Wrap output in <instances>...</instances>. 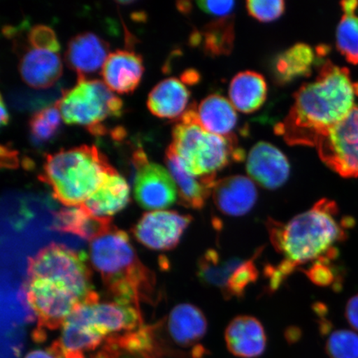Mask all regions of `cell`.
<instances>
[{"mask_svg": "<svg viewBox=\"0 0 358 358\" xmlns=\"http://www.w3.org/2000/svg\"><path fill=\"white\" fill-rule=\"evenodd\" d=\"M87 258L84 252L57 243L44 246L29 258L24 292L38 320L37 341H43L45 331L64 326L79 307L99 302Z\"/></svg>", "mask_w": 358, "mask_h": 358, "instance_id": "cell-1", "label": "cell"}, {"mask_svg": "<svg viewBox=\"0 0 358 358\" xmlns=\"http://www.w3.org/2000/svg\"><path fill=\"white\" fill-rule=\"evenodd\" d=\"M352 219L339 218V209L333 200L317 201L311 209L297 215L288 222L268 219L266 227L276 252L284 257L278 266H267L270 288L276 290L299 266L324 257L338 256L335 245L347 239Z\"/></svg>", "mask_w": 358, "mask_h": 358, "instance_id": "cell-2", "label": "cell"}, {"mask_svg": "<svg viewBox=\"0 0 358 358\" xmlns=\"http://www.w3.org/2000/svg\"><path fill=\"white\" fill-rule=\"evenodd\" d=\"M358 84L349 71L327 61L313 82L295 92L292 107L275 131L292 146H315L355 108Z\"/></svg>", "mask_w": 358, "mask_h": 358, "instance_id": "cell-3", "label": "cell"}, {"mask_svg": "<svg viewBox=\"0 0 358 358\" xmlns=\"http://www.w3.org/2000/svg\"><path fill=\"white\" fill-rule=\"evenodd\" d=\"M90 259L114 302L140 308L141 301L153 299L154 273L138 257L127 232L113 225L92 240Z\"/></svg>", "mask_w": 358, "mask_h": 358, "instance_id": "cell-4", "label": "cell"}, {"mask_svg": "<svg viewBox=\"0 0 358 358\" xmlns=\"http://www.w3.org/2000/svg\"><path fill=\"white\" fill-rule=\"evenodd\" d=\"M112 169L96 146L82 145L47 155L38 178L59 203L77 207L96 191Z\"/></svg>", "mask_w": 358, "mask_h": 358, "instance_id": "cell-5", "label": "cell"}, {"mask_svg": "<svg viewBox=\"0 0 358 358\" xmlns=\"http://www.w3.org/2000/svg\"><path fill=\"white\" fill-rule=\"evenodd\" d=\"M170 145L185 171L196 178L216 176L231 161L245 159L237 147L234 134L228 136L209 133L201 127L196 110L191 107L173 129Z\"/></svg>", "mask_w": 358, "mask_h": 358, "instance_id": "cell-6", "label": "cell"}, {"mask_svg": "<svg viewBox=\"0 0 358 358\" xmlns=\"http://www.w3.org/2000/svg\"><path fill=\"white\" fill-rule=\"evenodd\" d=\"M66 124L87 127L94 134L105 132L101 125L108 117L122 114L123 102L100 80L78 78L55 103Z\"/></svg>", "mask_w": 358, "mask_h": 358, "instance_id": "cell-7", "label": "cell"}, {"mask_svg": "<svg viewBox=\"0 0 358 358\" xmlns=\"http://www.w3.org/2000/svg\"><path fill=\"white\" fill-rule=\"evenodd\" d=\"M261 252L259 249L248 259H225L217 250H208L199 261V278L203 285L220 290L227 299L243 298L246 289L258 279L255 261Z\"/></svg>", "mask_w": 358, "mask_h": 358, "instance_id": "cell-8", "label": "cell"}, {"mask_svg": "<svg viewBox=\"0 0 358 358\" xmlns=\"http://www.w3.org/2000/svg\"><path fill=\"white\" fill-rule=\"evenodd\" d=\"M316 148L334 172L343 178L358 177V105L320 138Z\"/></svg>", "mask_w": 358, "mask_h": 358, "instance_id": "cell-9", "label": "cell"}, {"mask_svg": "<svg viewBox=\"0 0 358 358\" xmlns=\"http://www.w3.org/2000/svg\"><path fill=\"white\" fill-rule=\"evenodd\" d=\"M136 169L134 182V198L141 208L160 210L170 207L177 200V187L169 170L150 162L146 155L137 151L134 155Z\"/></svg>", "mask_w": 358, "mask_h": 358, "instance_id": "cell-10", "label": "cell"}, {"mask_svg": "<svg viewBox=\"0 0 358 358\" xmlns=\"http://www.w3.org/2000/svg\"><path fill=\"white\" fill-rule=\"evenodd\" d=\"M67 320L92 329L105 339L144 325L141 308L115 302L84 304Z\"/></svg>", "mask_w": 358, "mask_h": 358, "instance_id": "cell-11", "label": "cell"}, {"mask_svg": "<svg viewBox=\"0 0 358 358\" xmlns=\"http://www.w3.org/2000/svg\"><path fill=\"white\" fill-rule=\"evenodd\" d=\"M192 217L176 211H155L143 215L133 228L138 243L155 250L176 248Z\"/></svg>", "mask_w": 358, "mask_h": 358, "instance_id": "cell-12", "label": "cell"}, {"mask_svg": "<svg viewBox=\"0 0 358 358\" xmlns=\"http://www.w3.org/2000/svg\"><path fill=\"white\" fill-rule=\"evenodd\" d=\"M166 329L176 345L191 348L194 358H203L206 350L200 342L207 334L208 321L199 308L189 303L178 304L167 317Z\"/></svg>", "mask_w": 358, "mask_h": 358, "instance_id": "cell-13", "label": "cell"}, {"mask_svg": "<svg viewBox=\"0 0 358 358\" xmlns=\"http://www.w3.org/2000/svg\"><path fill=\"white\" fill-rule=\"evenodd\" d=\"M246 171L253 180L265 189L274 190L288 180L290 166L288 159L275 145L259 142L246 160Z\"/></svg>", "mask_w": 358, "mask_h": 358, "instance_id": "cell-14", "label": "cell"}, {"mask_svg": "<svg viewBox=\"0 0 358 358\" xmlns=\"http://www.w3.org/2000/svg\"><path fill=\"white\" fill-rule=\"evenodd\" d=\"M19 69L22 79L29 87L36 89L52 87L62 73L59 50L28 43L20 56Z\"/></svg>", "mask_w": 358, "mask_h": 358, "instance_id": "cell-15", "label": "cell"}, {"mask_svg": "<svg viewBox=\"0 0 358 358\" xmlns=\"http://www.w3.org/2000/svg\"><path fill=\"white\" fill-rule=\"evenodd\" d=\"M212 194L219 211L231 217H241L248 213L258 198L253 181L241 176H230L216 181Z\"/></svg>", "mask_w": 358, "mask_h": 358, "instance_id": "cell-16", "label": "cell"}, {"mask_svg": "<svg viewBox=\"0 0 358 358\" xmlns=\"http://www.w3.org/2000/svg\"><path fill=\"white\" fill-rule=\"evenodd\" d=\"M228 351L240 358H257L266 351L265 329L257 317L240 315L234 317L225 331Z\"/></svg>", "mask_w": 358, "mask_h": 358, "instance_id": "cell-17", "label": "cell"}, {"mask_svg": "<svg viewBox=\"0 0 358 358\" xmlns=\"http://www.w3.org/2000/svg\"><path fill=\"white\" fill-rule=\"evenodd\" d=\"M109 46L104 40L92 33L74 36L67 44L66 64L78 75V78L102 69L109 56Z\"/></svg>", "mask_w": 358, "mask_h": 358, "instance_id": "cell-18", "label": "cell"}, {"mask_svg": "<svg viewBox=\"0 0 358 358\" xmlns=\"http://www.w3.org/2000/svg\"><path fill=\"white\" fill-rule=\"evenodd\" d=\"M101 73L104 83L112 92H132L144 73L142 57L132 51L120 49L109 55Z\"/></svg>", "mask_w": 358, "mask_h": 358, "instance_id": "cell-19", "label": "cell"}, {"mask_svg": "<svg viewBox=\"0 0 358 358\" xmlns=\"http://www.w3.org/2000/svg\"><path fill=\"white\" fill-rule=\"evenodd\" d=\"M165 162L170 174L176 183L179 203L183 207L195 210L203 208L209 196L213 194L216 176L196 178L185 171L178 157L169 145Z\"/></svg>", "mask_w": 358, "mask_h": 358, "instance_id": "cell-20", "label": "cell"}, {"mask_svg": "<svg viewBox=\"0 0 358 358\" xmlns=\"http://www.w3.org/2000/svg\"><path fill=\"white\" fill-rule=\"evenodd\" d=\"M129 192L127 180L113 168L106 173L96 191L80 206L93 216L110 217L127 207Z\"/></svg>", "mask_w": 358, "mask_h": 358, "instance_id": "cell-21", "label": "cell"}, {"mask_svg": "<svg viewBox=\"0 0 358 358\" xmlns=\"http://www.w3.org/2000/svg\"><path fill=\"white\" fill-rule=\"evenodd\" d=\"M112 226L111 217L93 216L82 206L60 209L55 214L52 224V230L78 236L90 243Z\"/></svg>", "mask_w": 358, "mask_h": 358, "instance_id": "cell-22", "label": "cell"}, {"mask_svg": "<svg viewBox=\"0 0 358 358\" xmlns=\"http://www.w3.org/2000/svg\"><path fill=\"white\" fill-rule=\"evenodd\" d=\"M190 92L180 80L170 78L161 80L152 89L147 106L151 113L159 118L174 119L187 108Z\"/></svg>", "mask_w": 358, "mask_h": 358, "instance_id": "cell-23", "label": "cell"}, {"mask_svg": "<svg viewBox=\"0 0 358 358\" xmlns=\"http://www.w3.org/2000/svg\"><path fill=\"white\" fill-rule=\"evenodd\" d=\"M229 96L236 110L245 114L253 113L261 108L266 100V80L256 71H241L231 80Z\"/></svg>", "mask_w": 358, "mask_h": 358, "instance_id": "cell-24", "label": "cell"}, {"mask_svg": "<svg viewBox=\"0 0 358 358\" xmlns=\"http://www.w3.org/2000/svg\"><path fill=\"white\" fill-rule=\"evenodd\" d=\"M196 114L205 131L217 136H231L237 123L235 107L217 94L206 97L200 103Z\"/></svg>", "mask_w": 358, "mask_h": 358, "instance_id": "cell-25", "label": "cell"}, {"mask_svg": "<svg viewBox=\"0 0 358 358\" xmlns=\"http://www.w3.org/2000/svg\"><path fill=\"white\" fill-rule=\"evenodd\" d=\"M316 53L310 45L306 43L295 44L282 53L275 64L277 82L284 85L297 78L310 77Z\"/></svg>", "mask_w": 358, "mask_h": 358, "instance_id": "cell-26", "label": "cell"}, {"mask_svg": "<svg viewBox=\"0 0 358 358\" xmlns=\"http://www.w3.org/2000/svg\"><path fill=\"white\" fill-rule=\"evenodd\" d=\"M192 43L203 45L208 55L218 57L227 55L234 48L235 32L234 20L231 16L221 17L210 22L203 32L194 34Z\"/></svg>", "mask_w": 358, "mask_h": 358, "instance_id": "cell-27", "label": "cell"}, {"mask_svg": "<svg viewBox=\"0 0 358 358\" xmlns=\"http://www.w3.org/2000/svg\"><path fill=\"white\" fill-rule=\"evenodd\" d=\"M106 339L86 326L66 320L59 339L55 343L64 356L66 353L92 351Z\"/></svg>", "mask_w": 358, "mask_h": 358, "instance_id": "cell-28", "label": "cell"}, {"mask_svg": "<svg viewBox=\"0 0 358 358\" xmlns=\"http://www.w3.org/2000/svg\"><path fill=\"white\" fill-rule=\"evenodd\" d=\"M357 6L343 8L344 15L336 34L337 48L348 62L358 64V17Z\"/></svg>", "mask_w": 358, "mask_h": 358, "instance_id": "cell-29", "label": "cell"}, {"mask_svg": "<svg viewBox=\"0 0 358 358\" xmlns=\"http://www.w3.org/2000/svg\"><path fill=\"white\" fill-rule=\"evenodd\" d=\"M62 115L56 104L36 112L29 120V131L34 144L39 145L52 140L61 127Z\"/></svg>", "mask_w": 358, "mask_h": 358, "instance_id": "cell-30", "label": "cell"}, {"mask_svg": "<svg viewBox=\"0 0 358 358\" xmlns=\"http://www.w3.org/2000/svg\"><path fill=\"white\" fill-rule=\"evenodd\" d=\"M325 349L331 358H358V334L349 330L334 331L326 340Z\"/></svg>", "mask_w": 358, "mask_h": 358, "instance_id": "cell-31", "label": "cell"}, {"mask_svg": "<svg viewBox=\"0 0 358 358\" xmlns=\"http://www.w3.org/2000/svg\"><path fill=\"white\" fill-rule=\"evenodd\" d=\"M246 10L258 21L272 22L283 15L285 3L283 0H249L246 2Z\"/></svg>", "mask_w": 358, "mask_h": 358, "instance_id": "cell-32", "label": "cell"}, {"mask_svg": "<svg viewBox=\"0 0 358 358\" xmlns=\"http://www.w3.org/2000/svg\"><path fill=\"white\" fill-rule=\"evenodd\" d=\"M336 258L324 257L313 262L310 266L303 268L308 278L313 284L320 286L332 285L337 276H336L335 268L333 266V261Z\"/></svg>", "mask_w": 358, "mask_h": 358, "instance_id": "cell-33", "label": "cell"}, {"mask_svg": "<svg viewBox=\"0 0 358 358\" xmlns=\"http://www.w3.org/2000/svg\"><path fill=\"white\" fill-rule=\"evenodd\" d=\"M27 41L32 46L56 49L60 51V44L51 28L45 25H36L27 35Z\"/></svg>", "mask_w": 358, "mask_h": 358, "instance_id": "cell-34", "label": "cell"}, {"mask_svg": "<svg viewBox=\"0 0 358 358\" xmlns=\"http://www.w3.org/2000/svg\"><path fill=\"white\" fill-rule=\"evenodd\" d=\"M234 1H199L198 6L201 10L217 17H229L231 12L235 8Z\"/></svg>", "mask_w": 358, "mask_h": 358, "instance_id": "cell-35", "label": "cell"}, {"mask_svg": "<svg viewBox=\"0 0 358 358\" xmlns=\"http://www.w3.org/2000/svg\"><path fill=\"white\" fill-rule=\"evenodd\" d=\"M345 316L348 323L358 331V294L348 302Z\"/></svg>", "mask_w": 358, "mask_h": 358, "instance_id": "cell-36", "label": "cell"}, {"mask_svg": "<svg viewBox=\"0 0 358 358\" xmlns=\"http://www.w3.org/2000/svg\"><path fill=\"white\" fill-rule=\"evenodd\" d=\"M24 358H64V357L59 349L52 343V345L48 349H36L29 352Z\"/></svg>", "mask_w": 358, "mask_h": 358, "instance_id": "cell-37", "label": "cell"}, {"mask_svg": "<svg viewBox=\"0 0 358 358\" xmlns=\"http://www.w3.org/2000/svg\"><path fill=\"white\" fill-rule=\"evenodd\" d=\"M1 164L3 167L15 168L19 164L16 152L8 149L4 146L1 147Z\"/></svg>", "mask_w": 358, "mask_h": 358, "instance_id": "cell-38", "label": "cell"}, {"mask_svg": "<svg viewBox=\"0 0 358 358\" xmlns=\"http://www.w3.org/2000/svg\"><path fill=\"white\" fill-rule=\"evenodd\" d=\"M1 127L8 124L10 122V115H8L6 105H4L3 97H1Z\"/></svg>", "mask_w": 358, "mask_h": 358, "instance_id": "cell-39", "label": "cell"}, {"mask_svg": "<svg viewBox=\"0 0 358 358\" xmlns=\"http://www.w3.org/2000/svg\"><path fill=\"white\" fill-rule=\"evenodd\" d=\"M64 358H86L85 357L83 352H71L66 353L64 355ZM93 358H97L96 356L93 357Z\"/></svg>", "mask_w": 358, "mask_h": 358, "instance_id": "cell-40", "label": "cell"}]
</instances>
